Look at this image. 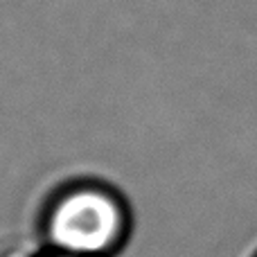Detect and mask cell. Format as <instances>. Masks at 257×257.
<instances>
[{"mask_svg":"<svg viewBox=\"0 0 257 257\" xmlns=\"http://www.w3.org/2000/svg\"><path fill=\"white\" fill-rule=\"evenodd\" d=\"M43 248L72 257H115L131 235V212L120 192L95 181L63 185L39 223Z\"/></svg>","mask_w":257,"mask_h":257,"instance_id":"6da1fadb","label":"cell"},{"mask_svg":"<svg viewBox=\"0 0 257 257\" xmlns=\"http://www.w3.org/2000/svg\"><path fill=\"white\" fill-rule=\"evenodd\" d=\"M253 257H257V253H255V255H253Z\"/></svg>","mask_w":257,"mask_h":257,"instance_id":"3957f363","label":"cell"},{"mask_svg":"<svg viewBox=\"0 0 257 257\" xmlns=\"http://www.w3.org/2000/svg\"><path fill=\"white\" fill-rule=\"evenodd\" d=\"M12 257H72V255H63V253H54V250H48L43 246L34 250H23V253H12Z\"/></svg>","mask_w":257,"mask_h":257,"instance_id":"7a4b0ae2","label":"cell"}]
</instances>
